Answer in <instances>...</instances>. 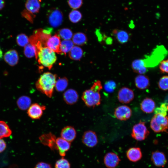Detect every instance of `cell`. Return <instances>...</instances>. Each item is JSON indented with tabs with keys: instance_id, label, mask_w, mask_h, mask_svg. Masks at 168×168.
Returning a JSON list of instances; mask_svg holds the SVG:
<instances>
[{
	"instance_id": "6da1fadb",
	"label": "cell",
	"mask_w": 168,
	"mask_h": 168,
	"mask_svg": "<svg viewBox=\"0 0 168 168\" xmlns=\"http://www.w3.org/2000/svg\"><path fill=\"white\" fill-rule=\"evenodd\" d=\"M35 57L39 63L50 70L57 60L55 52L38 40L35 43Z\"/></svg>"
},
{
	"instance_id": "7a4b0ae2",
	"label": "cell",
	"mask_w": 168,
	"mask_h": 168,
	"mask_svg": "<svg viewBox=\"0 0 168 168\" xmlns=\"http://www.w3.org/2000/svg\"><path fill=\"white\" fill-rule=\"evenodd\" d=\"M103 87L100 80L95 82L91 87L84 91L82 96V99L86 105L89 107H95L101 103L100 93Z\"/></svg>"
},
{
	"instance_id": "3957f363",
	"label": "cell",
	"mask_w": 168,
	"mask_h": 168,
	"mask_svg": "<svg viewBox=\"0 0 168 168\" xmlns=\"http://www.w3.org/2000/svg\"><path fill=\"white\" fill-rule=\"evenodd\" d=\"M57 76L50 72L42 74L35 83L37 89L47 97L51 98L53 96Z\"/></svg>"
},
{
	"instance_id": "277c9868",
	"label": "cell",
	"mask_w": 168,
	"mask_h": 168,
	"mask_svg": "<svg viewBox=\"0 0 168 168\" xmlns=\"http://www.w3.org/2000/svg\"><path fill=\"white\" fill-rule=\"evenodd\" d=\"M150 126L155 133L166 132L168 129V116L155 114L151 120Z\"/></svg>"
},
{
	"instance_id": "5b68a950",
	"label": "cell",
	"mask_w": 168,
	"mask_h": 168,
	"mask_svg": "<svg viewBox=\"0 0 168 168\" xmlns=\"http://www.w3.org/2000/svg\"><path fill=\"white\" fill-rule=\"evenodd\" d=\"M149 134V132L145 125V123L140 121L133 127L131 135L136 140L142 141L145 140Z\"/></svg>"
},
{
	"instance_id": "8992f818",
	"label": "cell",
	"mask_w": 168,
	"mask_h": 168,
	"mask_svg": "<svg viewBox=\"0 0 168 168\" xmlns=\"http://www.w3.org/2000/svg\"><path fill=\"white\" fill-rule=\"evenodd\" d=\"M47 19L50 25L54 27H57L62 23L63 15L58 8H53L48 11Z\"/></svg>"
},
{
	"instance_id": "52a82bcc",
	"label": "cell",
	"mask_w": 168,
	"mask_h": 168,
	"mask_svg": "<svg viewBox=\"0 0 168 168\" xmlns=\"http://www.w3.org/2000/svg\"><path fill=\"white\" fill-rule=\"evenodd\" d=\"M133 91L131 89L126 87L120 88L117 95L118 99L120 102L123 104H128L134 98Z\"/></svg>"
},
{
	"instance_id": "ba28073f",
	"label": "cell",
	"mask_w": 168,
	"mask_h": 168,
	"mask_svg": "<svg viewBox=\"0 0 168 168\" xmlns=\"http://www.w3.org/2000/svg\"><path fill=\"white\" fill-rule=\"evenodd\" d=\"M82 141L85 145L89 147L92 148L96 146L98 143L96 133L91 130L85 132L82 135Z\"/></svg>"
},
{
	"instance_id": "9c48e42d",
	"label": "cell",
	"mask_w": 168,
	"mask_h": 168,
	"mask_svg": "<svg viewBox=\"0 0 168 168\" xmlns=\"http://www.w3.org/2000/svg\"><path fill=\"white\" fill-rule=\"evenodd\" d=\"M114 116L118 119L125 121L129 119L132 114L131 108L126 105H121L117 107L114 110Z\"/></svg>"
},
{
	"instance_id": "30bf717a",
	"label": "cell",
	"mask_w": 168,
	"mask_h": 168,
	"mask_svg": "<svg viewBox=\"0 0 168 168\" xmlns=\"http://www.w3.org/2000/svg\"><path fill=\"white\" fill-rule=\"evenodd\" d=\"M56 138L55 136L50 132L43 134L39 138L40 142L43 144L48 147L53 151L57 150Z\"/></svg>"
},
{
	"instance_id": "8fae6325",
	"label": "cell",
	"mask_w": 168,
	"mask_h": 168,
	"mask_svg": "<svg viewBox=\"0 0 168 168\" xmlns=\"http://www.w3.org/2000/svg\"><path fill=\"white\" fill-rule=\"evenodd\" d=\"M46 108L44 105H40L38 103H34L31 105L28 108L27 113L32 119H39L42 116L43 111Z\"/></svg>"
},
{
	"instance_id": "7c38bea8",
	"label": "cell",
	"mask_w": 168,
	"mask_h": 168,
	"mask_svg": "<svg viewBox=\"0 0 168 168\" xmlns=\"http://www.w3.org/2000/svg\"><path fill=\"white\" fill-rule=\"evenodd\" d=\"M61 41L60 37L55 34L49 37L46 41L45 46L55 52L63 54L60 49Z\"/></svg>"
},
{
	"instance_id": "4fadbf2b",
	"label": "cell",
	"mask_w": 168,
	"mask_h": 168,
	"mask_svg": "<svg viewBox=\"0 0 168 168\" xmlns=\"http://www.w3.org/2000/svg\"><path fill=\"white\" fill-rule=\"evenodd\" d=\"M120 161L119 156L113 152L106 153L104 158V162L108 168H115L117 167Z\"/></svg>"
},
{
	"instance_id": "5bb4252c",
	"label": "cell",
	"mask_w": 168,
	"mask_h": 168,
	"mask_svg": "<svg viewBox=\"0 0 168 168\" xmlns=\"http://www.w3.org/2000/svg\"><path fill=\"white\" fill-rule=\"evenodd\" d=\"M151 160L154 165L157 167H164L167 162L164 154L158 151L152 153Z\"/></svg>"
},
{
	"instance_id": "9a60e30c",
	"label": "cell",
	"mask_w": 168,
	"mask_h": 168,
	"mask_svg": "<svg viewBox=\"0 0 168 168\" xmlns=\"http://www.w3.org/2000/svg\"><path fill=\"white\" fill-rule=\"evenodd\" d=\"M111 34L118 42L121 44L127 43L130 37V34L124 30L114 29L112 30Z\"/></svg>"
},
{
	"instance_id": "2e32d148",
	"label": "cell",
	"mask_w": 168,
	"mask_h": 168,
	"mask_svg": "<svg viewBox=\"0 0 168 168\" xmlns=\"http://www.w3.org/2000/svg\"><path fill=\"white\" fill-rule=\"evenodd\" d=\"M61 137L71 142L75 139L77 133L75 129L72 126H67L63 128L60 133Z\"/></svg>"
},
{
	"instance_id": "e0dca14e",
	"label": "cell",
	"mask_w": 168,
	"mask_h": 168,
	"mask_svg": "<svg viewBox=\"0 0 168 168\" xmlns=\"http://www.w3.org/2000/svg\"><path fill=\"white\" fill-rule=\"evenodd\" d=\"M56 145L60 155L63 157L65 156L66 152L70 149L71 143L61 137H58L56 138Z\"/></svg>"
},
{
	"instance_id": "ac0fdd59",
	"label": "cell",
	"mask_w": 168,
	"mask_h": 168,
	"mask_svg": "<svg viewBox=\"0 0 168 168\" xmlns=\"http://www.w3.org/2000/svg\"><path fill=\"white\" fill-rule=\"evenodd\" d=\"M77 92L72 89H68L63 94V99L66 103L72 105L76 103L78 99Z\"/></svg>"
},
{
	"instance_id": "d6986e66",
	"label": "cell",
	"mask_w": 168,
	"mask_h": 168,
	"mask_svg": "<svg viewBox=\"0 0 168 168\" xmlns=\"http://www.w3.org/2000/svg\"><path fill=\"white\" fill-rule=\"evenodd\" d=\"M134 82L137 88L142 90L147 89L150 85L149 78L144 74H139L135 78Z\"/></svg>"
},
{
	"instance_id": "ffe728a7",
	"label": "cell",
	"mask_w": 168,
	"mask_h": 168,
	"mask_svg": "<svg viewBox=\"0 0 168 168\" xmlns=\"http://www.w3.org/2000/svg\"><path fill=\"white\" fill-rule=\"evenodd\" d=\"M128 159L130 161L136 162L139 161L142 157L141 149L138 147H132L129 148L126 152Z\"/></svg>"
},
{
	"instance_id": "44dd1931",
	"label": "cell",
	"mask_w": 168,
	"mask_h": 168,
	"mask_svg": "<svg viewBox=\"0 0 168 168\" xmlns=\"http://www.w3.org/2000/svg\"><path fill=\"white\" fill-rule=\"evenodd\" d=\"M155 101L151 98L146 97L144 99L140 104V108L144 112L150 114L152 113L155 108Z\"/></svg>"
},
{
	"instance_id": "7402d4cb",
	"label": "cell",
	"mask_w": 168,
	"mask_h": 168,
	"mask_svg": "<svg viewBox=\"0 0 168 168\" xmlns=\"http://www.w3.org/2000/svg\"><path fill=\"white\" fill-rule=\"evenodd\" d=\"M133 71L139 74H144L147 71L143 59H136L133 61L131 64Z\"/></svg>"
},
{
	"instance_id": "603a6c76",
	"label": "cell",
	"mask_w": 168,
	"mask_h": 168,
	"mask_svg": "<svg viewBox=\"0 0 168 168\" xmlns=\"http://www.w3.org/2000/svg\"><path fill=\"white\" fill-rule=\"evenodd\" d=\"M5 61L11 66H14L17 64L19 57L17 52L15 50H10L5 53L4 56Z\"/></svg>"
},
{
	"instance_id": "cb8c5ba5",
	"label": "cell",
	"mask_w": 168,
	"mask_h": 168,
	"mask_svg": "<svg viewBox=\"0 0 168 168\" xmlns=\"http://www.w3.org/2000/svg\"><path fill=\"white\" fill-rule=\"evenodd\" d=\"M25 7L27 11L34 15L39 12L40 4L39 0H27Z\"/></svg>"
},
{
	"instance_id": "d4e9b609",
	"label": "cell",
	"mask_w": 168,
	"mask_h": 168,
	"mask_svg": "<svg viewBox=\"0 0 168 168\" xmlns=\"http://www.w3.org/2000/svg\"><path fill=\"white\" fill-rule=\"evenodd\" d=\"M31 100L29 97L22 96L17 100V104L20 109L25 110L29 107L31 105Z\"/></svg>"
},
{
	"instance_id": "484cf974",
	"label": "cell",
	"mask_w": 168,
	"mask_h": 168,
	"mask_svg": "<svg viewBox=\"0 0 168 168\" xmlns=\"http://www.w3.org/2000/svg\"><path fill=\"white\" fill-rule=\"evenodd\" d=\"M73 43L78 45H82L86 44L87 41V37L85 34L82 32H77L72 36Z\"/></svg>"
},
{
	"instance_id": "4316f807",
	"label": "cell",
	"mask_w": 168,
	"mask_h": 168,
	"mask_svg": "<svg viewBox=\"0 0 168 168\" xmlns=\"http://www.w3.org/2000/svg\"><path fill=\"white\" fill-rule=\"evenodd\" d=\"M83 52L82 49L77 46H73L69 52L70 58L74 60H79L82 57Z\"/></svg>"
},
{
	"instance_id": "83f0119b",
	"label": "cell",
	"mask_w": 168,
	"mask_h": 168,
	"mask_svg": "<svg viewBox=\"0 0 168 168\" xmlns=\"http://www.w3.org/2000/svg\"><path fill=\"white\" fill-rule=\"evenodd\" d=\"M12 134V131L8 125L3 121H0V139L8 137Z\"/></svg>"
},
{
	"instance_id": "f1b7e54d",
	"label": "cell",
	"mask_w": 168,
	"mask_h": 168,
	"mask_svg": "<svg viewBox=\"0 0 168 168\" xmlns=\"http://www.w3.org/2000/svg\"><path fill=\"white\" fill-rule=\"evenodd\" d=\"M68 84V80L67 78L65 77L59 78L56 80L55 88L57 91L62 92L65 90Z\"/></svg>"
},
{
	"instance_id": "f546056e",
	"label": "cell",
	"mask_w": 168,
	"mask_h": 168,
	"mask_svg": "<svg viewBox=\"0 0 168 168\" xmlns=\"http://www.w3.org/2000/svg\"><path fill=\"white\" fill-rule=\"evenodd\" d=\"M74 43L70 40H63L61 42L60 49L63 54H66L73 47Z\"/></svg>"
},
{
	"instance_id": "4dcf8cb0",
	"label": "cell",
	"mask_w": 168,
	"mask_h": 168,
	"mask_svg": "<svg viewBox=\"0 0 168 168\" xmlns=\"http://www.w3.org/2000/svg\"><path fill=\"white\" fill-rule=\"evenodd\" d=\"M36 52L35 46L31 43H29L25 47L24 54L28 58H31L35 56Z\"/></svg>"
},
{
	"instance_id": "1f68e13d",
	"label": "cell",
	"mask_w": 168,
	"mask_h": 168,
	"mask_svg": "<svg viewBox=\"0 0 168 168\" xmlns=\"http://www.w3.org/2000/svg\"><path fill=\"white\" fill-rule=\"evenodd\" d=\"M70 21L73 23H77L82 19V15L81 12L77 10L70 12L68 15Z\"/></svg>"
},
{
	"instance_id": "d6a6232c",
	"label": "cell",
	"mask_w": 168,
	"mask_h": 168,
	"mask_svg": "<svg viewBox=\"0 0 168 168\" xmlns=\"http://www.w3.org/2000/svg\"><path fill=\"white\" fill-rule=\"evenodd\" d=\"M16 40L18 45L21 47H25L29 43V39L24 34L19 35Z\"/></svg>"
},
{
	"instance_id": "836d02e7",
	"label": "cell",
	"mask_w": 168,
	"mask_h": 168,
	"mask_svg": "<svg viewBox=\"0 0 168 168\" xmlns=\"http://www.w3.org/2000/svg\"><path fill=\"white\" fill-rule=\"evenodd\" d=\"M60 36L65 40H70L73 36L72 31L68 28H63L58 31Z\"/></svg>"
},
{
	"instance_id": "e575fe53",
	"label": "cell",
	"mask_w": 168,
	"mask_h": 168,
	"mask_svg": "<svg viewBox=\"0 0 168 168\" xmlns=\"http://www.w3.org/2000/svg\"><path fill=\"white\" fill-rule=\"evenodd\" d=\"M159 88L163 91L168 90V76L162 77L159 79L158 83Z\"/></svg>"
},
{
	"instance_id": "d590c367",
	"label": "cell",
	"mask_w": 168,
	"mask_h": 168,
	"mask_svg": "<svg viewBox=\"0 0 168 168\" xmlns=\"http://www.w3.org/2000/svg\"><path fill=\"white\" fill-rule=\"evenodd\" d=\"M68 161L63 157L58 160L55 162V168H70Z\"/></svg>"
},
{
	"instance_id": "8d00e7d4",
	"label": "cell",
	"mask_w": 168,
	"mask_h": 168,
	"mask_svg": "<svg viewBox=\"0 0 168 168\" xmlns=\"http://www.w3.org/2000/svg\"><path fill=\"white\" fill-rule=\"evenodd\" d=\"M167 106L166 103H162L159 107L155 108L154 110L155 114H159L164 116H166L168 111Z\"/></svg>"
},
{
	"instance_id": "74e56055",
	"label": "cell",
	"mask_w": 168,
	"mask_h": 168,
	"mask_svg": "<svg viewBox=\"0 0 168 168\" xmlns=\"http://www.w3.org/2000/svg\"><path fill=\"white\" fill-rule=\"evenodd\" d=\"M68 3L71 8L76 10L82 6L83 4V0H68Z\"/></svg>"
},
{
	"instance_id": "f35d334b",
	"label": "cell",
	"mask_w": 168,
	"mask_h": 168,
	"mask_svg": "<svg viewBox=\"0 0 168 168\" xmlns=\"http://www.w3.org/2000/svg\"><path fill=\"white\" fill-rule=\"evenodd\" d=\"M116 87L115 82L112 80L107 81L104 85V89L106 91L109 93L113 92Z\"/></svg>"
},
{
	"instance_id": "ab89813d",
	"label": "cell",
	"mask_w": 168,
	"mask_h": 168,
	"mask_svg": "<svg viewBox=\"0 0 168 168\" xmlns=\"http://www.w3.org/2000/svg\"><path fill=\"white\" fill-rule=\"evenodd\" d=\"M160 72L168 74V59L161 60L159 66Z\"/></svg>"
},
{
	"instance_id": "60d3db41",
	"label": "cell",
	"mask_w": 168,
	"mask_h": 168,
	"mask_svg": "<svg viewBox=\"0 0 168 168\" xmlns=\"http://www.w3.org/2000/svg\"><path fill=\"white\" fill-rule=\"evenodd\" d=\"M34 168H52L51 165L48 163L44 162L38 163Z\"/></svg>"
},
{
	"instance_id": "b9f144b4",
	"label": "cell",
	"mask_w": 168,
	"mask_h": 168,
	"mask_svg": "<svg viewBox=\"0 0 168 168\" xmlns=\"http://www.w3.org/2000/svg\"><path fill=\"white\" fill-rule=\"evenodd\" d=\"M22 14L23 16L30 21H32L34 17L33 16H35V15L31 14L26 10L22 12Z\"/></svg>"
},
{
	"instance_id": "7bdbcfd3",
	"label": "cell",
	"mask_w": 168,
	"mask_h": 168,
	"mask_svg": "<svg viewBox=\"0 0 168 168\" xmlns=\"http://www.w3.org/2000/svg\"><path fill=\"white\" fill-rule=\"evenodd\" d=\"M6 147V144L4 140L0 139V153L3 152Z\"/></svg>"
},
{
	"instance_id": "ee69618b",
	"label": "cell",
	"mask_w": 168,
	"mask_h": 168,
	"mask_svg": "<svg viewBox=\"0 0 168 168\" xmlns=\"http://www.w3.org/2000/svg\"><path fill=\"white\" fill-rule=\"evenodd\" d=\"M5 5V2L4 0H0V10L4 8Z\"/></svg>"
},
{
	"instance_id": "f6af8a7d",
	"label": "cell",
	"mask_w": 168,
	"mask_h": 168,
	"mask_svg": "<svg viewBox=\"0 0 168 168\" xmlns=\"http://www.w3.org/2000/svg\"><path fill=\"white\" fill-rule=\"evenodd\" d=\"M2 52L0 48V60L2 58Z\"/></svg>"
},
{
	"instance_id": "bcb514c9",
	"label": "cell",
	"mask_w": 168,
	"mask_h": 168,
	"mask_svg": "<svg viewBox=\"0 0 168 168\" xmlns=\"http://www.w3.org/2000/svg\"><path fill=\"white\" fill-rule=\"evenodd\" d=\"M167 110L168 111V104L167 105Z\"/></svg>"
},
{
	"instance_id": "7dc6e473",
	"label": "cell",
	"mask_w": 168,
	"mask_h": 168,
	"mask_svg": "<svg viewBox=\"0 0 168 168\" xmlns=\"http://www.w3.org/2000/svg\"><path fill=\"white\" fill-rule=\"evenodd\" d=\"M167 132V133H168V132Z\"/></svg>"
}]
</instances>
